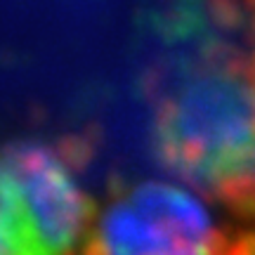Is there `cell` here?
Segmentation results:
<instances>
[{"label":"cell","instance_id":"6da1fadb","mask_svg":"<svg viewBox=\"0 0 255 255\" xmlns=\"http://www.w3.org/2000/svg\"><path fill=\"white\" fill-rule=\"evenodd\" d=\"M163 161L199 184L255 177V88L232 73H206L163 107L156 123Z\"/></svg>","mask_w":255,"mask_h":255},{"label":"cell","instance_id":"7a4b0ae2","mask_svg":"<svg viewBox=\"0 0 255 255\" xmlns=\"http://www.w3.org/2000/svg\"><path fill=\"white\" fill-rule=\"evenodd\" d=\"M83 225V196L52 149L14 142L2 156L0 255H66Z\"/></svg>","mask_w":255,"mask_h":255},{"label":"cell","instance_id":"3957f363","mask_svg":"<svg viewBox=\"0 0 255 255\" xmlns=\"http://www.w3.org/2000/svg\"><path fill=\"white\" fill-rule=\"evenodd\" d=\"M107 255H210L213 222L196 196L165 182H144L102 218Z\"/></svg>","mask_w":255,"mask_h":255}]
</instances>
